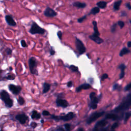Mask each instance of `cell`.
Returning <instances> with one entry per match:
<instances>
[{"mask_svg":"<svg viewBox=\"0 0 131 131\" xmlns=\"http://www.w3.org/2000/svg\"><path fill=\"white\" fill-rule=\"evenodd\" d=\"M131 105V94L129 93L125 98H123L121 104L112 112L118 113L121 112H124L128 110Z\"/></svg>","mask_w":131,"mask_h":131,"instance_id":"cell-1","label":"cell"},{"mask_svg":"<svg viewBox=\"0 0 131 131\" xmlns=\"http://www.w3.org/2000/svg\"><path fill=\"white\" fill-rule=\"evenodd\" d=\"M46 32L44 29H43L39 27L37 24L35 22H33L31 25V28L29 30V32L31 34H43Z\"/></svg>","mask_w":131,"mask_h":131,"instance_id":"cell-2","label":"cell"},{"mask_svg":"<svg viewBox=\"0 0 131 131\" xmlns=\"http://www.w3.org/2000/svg\"><path fill=\"white\" fill-rule=\"evenodd\" d=\"M74 114L73 112H69L65 116H55L52 115L51 118L55 120H63L64 121H69L72 120L74 117Z\"/></svg>","mask_w":131,"mask_h":131,"instance_id":"cell-3","label":"cell"},{"mask_svg":"<svg viewBox=\"0 0 131 131\" xmlns=\"http://www.w3.org/2000/svg\"><path fill=\"white\" fill-rule=\"evenodd\" d=\"M90 103L89 106L91 109L93 110H95L97 108V104L99 103V99L98 97H96V93L95 92H91L90 94Z\"/></svg>","mask_w":131,"mask_h":131,"instance_id":"cell-4","label":"cell"},{"mask_svg":"<svg viewBox=\"0 0 131 131\" xmlns=\"http://www.w3.org/2000/svg\"><path fill=\"white\" fill-rule=\"evenodd\" d=\"M105 113V112H95L93 113L89 118L86 121V123L88 124H90L93 122L101 117L102 116H103L104 114Z\"/></svg>","mask_w":131,"mask_h":131,"instance_id":"cell-5","label":"cell"},{"mask_svg":"<svg viewBox=\"0 0 131 131\" xmlns=\"http://www.w3.org/2000/svg\"><path fill=\"white\" fill-rule=\"evenodd\" d=\"M75 45L77 51L80 55L83 54L86 51V48L82 41L78 38H76Z\"/></svg>","mask_w":131,"mask_h":131,"instance_id":"cell-6","label":"cell"},{"mask_svg":"<svg viewBox=\"0 0 131 131\" xmlns=\"http://www.w3.org/2000/svg\"><path fill=\"white\" fill-rule=\"evenodd\" d=\"M29 66L30 71L32 74H36V60L34 57H31L30 59L29 60L28 62Z\"/></svg>","mask_w":131,"mask_h":131,"instance_id":"cell-7","label":"cell"},{"mask_svg":"<svg viewBox=\"0 0 131 131\" xmlns=\"http://www.w3.org/2000/svg\"><path fill=\"white\" fill-rule=\"evenodd\" d=\"M45 17L48 18H53L57 15V13L53 9L49 7H47L43 12Z\"/></svg>","mask_w":131,"mask_h":131,"instance_id":"cell-8","label":"cell"},{"mask_svg":"<svg viewBox=\"0 0 131 131\" xmlns=\"http://www.w3.org/2000/svg\"><path fill=\"white\" fill-rule=\"evenodd\" d=\"M123 117V114L121 115L120 116H118V115H116L114 113H110L108 114L106 116L105 119H112L113 120H121Z\"/></svg>","mask_w":131,"mask_h":131,"instance_id":"cell-9","label":"cell"},{"mask_svg":"<svg viewBox=\"0 0 131 131\" xmlns=\"http://www.w3.org/2000/svg\"><path fill=\"white\" fill-rule=\"evenodd\" d=\"M56 104L57 107H61L63 108H66L69 106L68 102L65 100L60 98H57L56 100Z\"/></svg>","mask_w":131,"mask_h":131,"instance_id":"cell-10","label":"cell"},{"mask_svg":"<svg viewBox=\"0 0 131 131\" xmlns=\"http://www.w3.org/2000/svg\"><path fill=\"white\" fill-rule=\"evenodd\" d=\"M108 122L107 121L106 119L101 120L99 121H98L95 125L94 128L93 129L94 130H96L98 129V128L99 127H104L105 126L107 125Z\"/></svg>","mask_w":131,"mask_h":131,"instance_id":"cell-11","label":"cell"},{"mask_svg":"<svg viewBox=\"0 0 131 131\" xmlns=\"http://www.w3.org/2000/svg\"><path fill=\"white\" fill-rule=\"evenodd\" d=\"M9 90L13 93L14 94L17 95L20 93L22 90V88L20 86H16L13 84H10L9 85Z\"/></svg>","mask_w":131,"mask_h":131,"instance_id":"cell-12","label":"cell"},{"mask_svg":"<svg viewBox=\"0 0 131 131\" xmlns=\"http://www.w3.org/2000/svg\"><path fill=\"white\" fill-rule=\"evenodd\" d=\"M89 38L96 42L97 44H101L104 42V39L99 37V35L93 33L92 35L89 36Z\"/></svg>","mask_w":131,"mask_h":131,"instance_id":"cell-13","label":"cell"},{"mask_svg":"<svg viewBox=\"0 0 131 131\" xmlns=\"http://www.w3.org/2000/svg\"><path fill=\"white\" fill-rule=\"evenodd\" d=\"M16 118L17 119V120H19L21 124H25L27 120L28 119V116L24 114H19L17 115Z\"/></svg>","mask_w":131,"mask_h":131,"instance_id":"cell-14","label":"cell"},{"mask_svg":"<svg viewBox=\"0 0 131 131\" xmlns=\"http://www.w3.org/2000/svg\"><path fill=\"white\" fill-rule=\"evenodd\" d=\"M91 88V85L89 83H83L80 85L76 89L77 92H80L82 90H88Z\"/></svg>","mask_w":131,"mask_h":131,"instance_id":"cell-15","label":"cell"},{"mask_svg":"<svg viewBox=\"0 0 131 131\" xmlns=\"http://www.w3.org/2000/svg\"><path fill=\"white\" fill-rule=\"evenodd\" d=\"M5 20L7 24L11 26H16L17 24L11 16L7 15L5 17Z\"/></svg>","mask_w":131,"mask_h":131,"instance_id":"cell-16","label":"cell"},{"mask_svg":"<svg viewBox=\"0 0 131 131\" xmlns=\"http://www.w3.org/2000/svg\"><path fill=\"white\" fill-rule=\"evenodd\" d=\"M126 66L123 64H122L121 65H120L118 68L120 70H121V72H120V74L119 75V78L121 79H122L124 77V75H125V72H124V70L125 69H126Z\"/></svg>","mask_w":131,"mask_h":131,"instance_id":"cell-17","label":"cell"},{"mask_svg":"<svg viewBox=\"0 0 131 131\" xmlns=\"http://www.w3.org/2000/svg\"><path fill=\"white\" fill-rule=\"evenodd\" d=\"M73 6L77 8H84L86 6V4L85 3H81L80 2H75L72 4Z\"/></svg>","mask_w":131,"mask_h":131,"instance_id":"cell-18","label":"cell"},{"mask_svg":"<svg viewBox=\"0 0 131 131\" xmlns=\"http://www.w3.org/2000/svg\"><path fill=\"white\" fill-rule=\"evenodd\" d=\"M122 2V0H118V1H116L114 3L113 5V10L114 11H118L120 9V6Z\"/></svg>","mask_w":131,"mask_h":131,"instance_id":"cell-19","label":"cell"},{"mask_svg":"<svg viewBox=\"0 0 131 131\" xmlns=\"http://www.w3.org/2000/svg\"><path fill=\"white\" fill-rule=\"evenodd\" d=\"M1 96L2 99L4 101H5L6 100L10 98L9 94L5 91H2L1 92Z\"/></svg>","mask_w":131,"mask_h":131,"instance_id":"cell-20","label":"cell"},{"mask_svg":"<svg viewBox=\"0 0 131 131\" xmlns=\"http://www.w3.org/2000/svg\"><path fill=\"white\" fill-rule=\"evenodd\" d=\"M96 5L100 9H105L107 6V3L105 1H99L96 3Z\"/></svg>","mask_w":131,"mask_h":131,"instance_id":"cell-21","label":"cell"},{"mask_svg":"<svg viewBox=\"0 0 131 131\" xmlns=\"http://www.w3.org/2000/svg\"><path fill=\"white\" fill-rule=\"evenodd\" d=\"M51 88V85L49 83H44L43 85V93H47L50 89Z\"/></svg>","mask_w":131,"mask_h":131,"instance_id":"cell-22","label":"cell"},{"mask_svg":"<svg viewBox=\"0 0 131 131\" xmlns=\"http://www.w3.org/2000/svg\"><path fill=\"white\" fill-rule=\"evenodd\" d=\"M130 52V51L126 47H124L123 48H122L121 49V50L120 51V53H119V56L122 57L123 56H124V55H126L127 54H128Z\"/></svg>","mask_w":131,"mask_h":131,"instance_id":"cell-23","label":"cell"},{"mask_svg":"<svg viewBox=\"0 0 131 131\" xmlns=\"http://www.w3.org/2000/svg\"><path fill=\"white\" fill-rule=\"evenodd\" d=\"M100 12V8L99 7H93L90 11V12L89 13V15L90 14H93V15H96V14Z\"/></svg>","mask_w":131,"mask_h":131,"instance_id":"cell-24","label":"cell"},{"mask_svg":"<svg viewBox=\"0 0 131 131\" xmlns=\"http://www.w3.org/2000/svg\"><path fill=\"white\" fill-rule=\"evenodd\" d=\"M92 24L93 25V30H94V33L98 35H100V33L98 31V29L97 27V22L95 21H93Z\"/></svg>","mask_w":131,"mask_h":131,"instance_id":"cell-25","label":"cell"},{"mask_svg":"<svg viewBox=\"0 0 131 131\" xmlns=\"http://www.w3.org/2000/svg\"><path fill=\"white\" fill-rule=\"evenodd\" d=\"M40 118V115L36 111H33L31 115V118L33 119H38Z\"/></svg>","mask_w":131,"mask_h":131,"instance_id":"cell-26","label":"cell"},{"mask_svg":"<svg viewBox=\"0 0 131 131\" xmlns=\"http://www.w3.org/2000/svg\"><path fill=\"white\" fill-rule=\"evenodd\" d=\"M5 102V103L6 104V105L8 107H11L13 106V101L11 99L9 98V99L6 100Z\"/></svg>","mask_w":131,"mask_h":131,"instance_id":"cell-27","label":"cell"},{"mask_svg":"<svg viewBox=\"0 0 131 131\" xmlns=\"http://www.w3.org/2000/svg\"><path fill=\"white\" fill-rule=\"evenodd\" d=\"M130 115H131V113L130 111L129 112H127L125 113V117H124V123H126L127 121V120H128V119L130 118Z\"/></svg>","mask_w":131,"mask_h":131,"instance_id":"cell-28","label":"cell"},{"mask_svg":"<svg viewBox=\"0 0 131 131\" xmlns=\"http://www.w3.org/2000/svg\"><path fill=\"white\" fill-rule=\"evenodd\" d=\"M69 69L73 72H78V68L74 65H71L69 67Z\"/></svg>","mask_w":131,"mask_h":131,"instance_id":"cell-29","label":"cell"},{"mask_svg":"<svg viewBox=\"0 0 131 131\" xmlns=\"http://www.w3.org/2000/svg\"><path fill=\"white\" fill-rule=\"evenodd\" d=\"M121 89V86L119 84H118V83H115V84H114L113 86V90H120V89Z\"/></svg>","mask_w":131,"mask_h":131,"instance_id":"cell-30","label":"cell"},{"mask_svg":"<svg viewBox=\"0 0 131 131\" xmlns=\"http://www.w3.org/2000/svg\"><path fill=\"white\" fill-rule=\"evenodd\" d=\"M117 24H114L111 27V31L112 33H114L116 31V28H117Z\"/></svg>","mask_w":131,"mask_h":131,"instance_id":"cell-31","label":"cell"},{"mask_svg":"<svg viewBox=\"0 0 131 131\" xmlns=\"http://www.w3.org/2000/svg\"><path fill=\"white\" fill-rule=\"evenodd\" d=\"M18 102L20 105H23L25 104V100L22 97L20 96L18 99Z\"/></svg>","mask_w":131,"mask_h":131,"instance_id":"cell-32","label":"cell"},{"mask_svg":"<svg viewBox=\"0 0 131 131\" xmlns=\"http://www.w3.org/2000/svg\"><path fill=\"white\" fill-rule=\"evenodd\" d=\"M108 77H109V75L108 74H107V73L104 74L101 77V81H104L105 79H107L108 78Z\"/></svg>","mask_w":131,"mask_h":131,"instance_id":"cell-33","label":"cell"},{"mask_svg":"<svg viewBox=\"0 0 131 131\" xmlns=\"http://www.w3.org/2000/svg\"><path fill=\"white\" fill-rule=\"evenodd\" d=\"M86 16H84L83 17H81V18L78 19L77 20V22H78V23H81L82 22H83L86 19Z\"/></svg>","mask_w":131,"mask_h":131,"instance_id":"cell-34","label":"cell"},{"mask_svg":"<svg viewBox=\"0 0 131 131\" xmlns=\"http://www.w3.org/2000/svg\"><path fill=\"white\" fill-rule=\"evenodd\" d=\"M117 24H118V25L120 27V28H123L124 26V25H125L124 22H123V21H119L118 22V23H117Z\"/></svg>","mask_w":131,"mask_h":131,"instance_id":"cell-35","label":"cell"},{"mask_svg":"<svg viewBox=\"0 0 131 131\" xmlns=\"http://www.w3.org/2000/svg\"><path fill=\"white\" fill-rule=\"evenodd\" d=\"M118 126V122H115L111 126V129L112 130H114L115 128H117Z\"/></svg>","mask_w":131,"mask_h":131,"instance_id":"cell-36","label":"cell"},{"mask_svg":"<svg viewBox=\"0 0 131 131\" xmlns=\"http://www.w3.org/2000/svg\"><path fill=\"white\" fill-rule=\"evenodd\" d=\"M130 87H131V83H129L127 85L125 86V88H124V90L125 91H129L130 89Z\"/></svg>","mask_w":131,"mask_h":131,"instance_id":"cell-37","label":"cell"},{"mask_svg":"<svg viewBox=\"0 0 131 131\" xmlns=\"http://www.w3.org/2000/svg\"><path fill=\"white\" fill-rule=\"evenodd\" d=\"M64 127L66 130H69L71 129V125L70 124H68V123H66V124H64Z\"/></svg>","mask_w":131,"mask_h":131,"instance_id":"cell-38","label":"cell"},{"mask_svg":"<svg viewBox=\"0 0 131 131\" xmlns=\"http://www.w3.org/2000/svg\"><path fill=\"white\" fill-rule=\"evenodd\" d=\"M21 45H22V46L24 48H25V47H27V43L26 42V41L24 40H22L21 41Z\"/></svg>","mask_w":131,"mask_h":131,"instance_id":"cell-39","label":"cell"},{"mask_svg":"<svg viewBox=\"0 0 131 131\" xmlns=\"http://www.w3.org/2000/svg\"><path fill=\"white\" fill-rule=\"evenodd\" d=\"M57 36L59 37L60 39H62V36H63V33L61 31H59V32H57Z\"/></svg>","mask_w":131,"mask_h":131,"instance_id":"cell-40","label":"cell"},{"mask_svg":"<svg viewBox=\"0 0 131 131\" xmlns=\"http://www.w3.org/2000/svg\"><path fill=\"white\" fill-rule=\"evenodd\" d=\"M42 115H43V116H49V115H50V113H49L48 111H46V110L43 111L42 112Z\"/></svg>","mask_w":131,"mask_h":131,"instance_id":"cell-41","label":"cell"},{"mask_svg":"<svg viewBox=\"0 0 131 131\" xmlns=\"http://www.w3.org/2000/svg\"><path fill=\"white\" fill-rule=\"evenodd\" d=\"M37 124L36 122H32L30 124L31 127H32L33 128H35L37 126Z\"/></svg>","mask_w":131,"mask_h":131,"instance_id":"cell-42","label":"cell"},{"mask_svg":"<svg viewBox=\"0 0 131 131\" xmlns=\"http://www.w3.org/2000/svg\"><path fill=\"white\" fill-rule=\"evenodd\" d=\"M125 7H126L129 10H130L131 9V6H130V4L129 2L126 3L125 4Z\"/></svg>","mask_w":131,"mask_h":131,"instance_id":"cell-43","label":"cell"},{"mask_svg":"<svg viewBox=\"0 0 131 131\" xmlns=\"http://www.w3.org/2000/svg\"><path fill=\"white\" fill-rule=\"evenodd\" d=\"M121 17H126L127 16V13L125 11H123L121 12Z\"/></svg>","mask_w":131,"mask_h":131,"instance_id":"cell-44","label":"cell"},{"mask_svg":"<svg viewBox=\"0 0 131 131\" xmlns=\"http://www.w3.org/2000/svg\"><path fill=\"white\" fill-rule=\"evenodd\" d=\"M73 85V82L72 81H69L68 83H67V86L68 87H69V88H71V87H72Z\"/></svg>","mask_w":131,"mask_h":131,"instance_id":"cell-45","label":"cell"},{"mask_svg":"<svg viewBox=\"0 0 131 131\" xmlns=\"http://www.w3.org/2000/svg\"><path fill=\"white\" fill-rule=\"evenodd\" d=\"M7 79H11V80H13L14 79V78H15V76H14V75H9L7 78Z\"/></svg>","mask_w":131,"mask_h":131,"instance_id":"cell-46","label":"cell"},{"mask_svg":"<svg viewBox=\"0 0 131 131\" xmlns=\"http://www.w3.org/2000/svg\"><path fill=\"white\" fill-rule=\"evenodd\" d=\"M50 54L51 55H54L55 54V51L54 50V49H53L52 48H51V49L50 50Z\"/></svg>","mask_w":131,"mask_h":131,"instance_id":"cell-47","label":"cell"},{"mask_svg":"<svg viewBox=\"0 0 131 131\" xmlns=\"http://www.w3.org/2000/svg\"><path fill=\"white\" fill-rule=\"evenodd\" d=\"M127 46L128 48L131 47V41H128L127 43Z\"/></svg>","mask_w":131,"mask_h":131,"instance_id":"cell-48","label":"cell"},{"mask_svg":"<svg viewBox=\"0 0 131 131\" xmlns=\"http://www.w3.org/2000/svg\"><path fill=\"white\" fill-rule=\"evenodd\" d=\"M7 54H11V52H12V51H11V49H7Z\"/></svg>","mask_w":131,"mask_h":131,"instance_id":"cell-49","label":"cell"},{"mask_svg":"<svg viewBox=\"0 0 131 131\" xmlns=\"http://www.w3.org/2000/svg\"><path fill=\"white\" fill-rule=\"evenodd\" d=\"M57 130H64V129L63 128H58L56 129Z\"/></svg>","mask_w":131,"mask_h":131,"instance_id":"cell-50","label":"cell"},{"mask_svg":"<svg viewBox=\"0 0 131 131\" xmlns=\"http://www.w3.org/2000/svg\"><path fill=\"white\" fill-rule=\"evenodd\" d=\"M77 130L78 131H82V130H84V129L83 128H78L77 129Z\"/></svg>","mask_w":131,"mask_h":131,"instance_id":"cell-51","label":"cell"},{"mask_svg":"<svg viewBox=\"0 0 131 131\" xmlns=\"http://www.w3.org/2000/svg\"><path fill=\"white\" fill-rule=\"evenodd\" d=\"M40 122H41V123H44V120H43V119H42V120H41V121H40Z\"/></svg>","mask_w":131,"mask_h":131,"instance_id":"cell-52","label":"cell"}]
</instances>
